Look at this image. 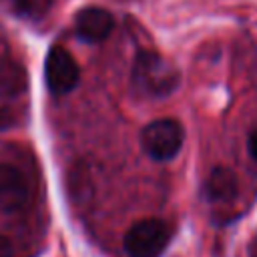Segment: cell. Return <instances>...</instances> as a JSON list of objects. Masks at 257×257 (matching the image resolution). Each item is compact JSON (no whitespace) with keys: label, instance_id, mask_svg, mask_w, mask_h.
I'll return each instance as SVG.
<instances>
[{"label":"cell","instance_id":"6","mask_svg":"<svg viewBox=\"0 0 257 257\" xmlns=\"http://www.w3.org/2000/svg\"><path fill=\"white\" fill-rule=\"evenodd\" d=\"M112 26H114L112 14L100 6H86L74 18V28L78 38L90 44L102 42L104 38H108V34L112 32Z\"/></svg>","mask_w":257,"mask_h":257},{"label":"cell","instance_id":"2","mask_svg":"<svg viewBox=\"0 0 257 257\" xmlns=\"http://www.w3.org/2000/svg\"><path fill=\"white\" fill-rule=\"evenodd\" d=\"M171 239L165 221L147 217L133 223L124 235V251L128 257H161Z\"/></svg>","mask_w":257,"mask_h":257},{"label":"cell","instance_id":"8","mask_svg":"<svg viewBox=\"0 0 257 257\" xmlns=\"http://www.w3.org/2000/svg\"><path fill=\"white\" fill-rule=\"evenodd\" d=\"M247 147H249V155L253 157V161H257V128H255V131L249 135Z\"/></svg>","mask_w":257,"mask_h":257},{"label":"cell","instance_id":"1","mask_svg":"<svg viewBox=\"0 0 257 257\" xmlns=\"http://www.w3.org/2000/svg\"><path fill=\"white\" fill-rule=\"evenodd\" d=\"M131 80L137 92L147 96H167L179 84L177 68L155 50H141L135 56Z\"/></svg>","mask_w":257,"mask_h":257},{"label":"cell","instance_id":"5","mask_svg":"<svg viewBox=\"0 0 257 257\" xmlns=\"http://www.w3.org/2000/svg\"><path fill=\"white\" fill-rule=\"evenodd\" d=\"M30 197L28 181L20 169L8 163H0V211L16 213L26 207Z\"/></svg>","mask_w":257,"mask_h":257},{"label":"cell","instance_id":"4","mask_svg":"<svg viewBox=\"0 0 257 257\" xmlns=\"http://www.w3.org/2000/svg\"><path fill=\"white\" fill-rule=\"evenodd\" d=\"M44 78H46V86L54 94H66L76 88L80 70L68 48L54 44L48 50L44 60Z\"/></svg>","mask_w":257,"mask_h":257},{"label":"cell","instance_id":"7","mask_svg":"<svg viewBox=\"0 0 257 257\" xmlns=\"http://www.w3.org/2000/svg\"><path fill=\"white\" fill-rule=\"evenodd\" d=\"M205 197L211 203H229L237 197V177L227 167H215L205 181Z\"/></svg>","mask_w":257,"mask_h":257},{"label":"cell","instance_id":"9","mask_svg":"<svg viewBox=\"0 0 257 257\" xmlns=\"http://www.w3.org/2000/svg\"><path fill=\"white\" fill-rule=\"evenodd\" d=\"M10 253H12V245H10V241H8L6 237L0 235V257H10Z\"/></svg>","mask_w":257,"mask_h":257},{"label":"cell","instance_id":"3","mask_svg":"<svg viewBox=\"0 0 257 257\" xmlns=\"http://www.w3.org/2000/svg\"><path fill=\"white\" fill-rule=\"evenodd\" d=\"M185 141V131L175 118H157L141 133L143 151L155 161H171L177 157Z\"/></svg>","mask_w":257,"mask_h":257},{"label":"cell","instance_id":"10","mask_svg":"<svg viewBox=\"0 0 257 257\" xmlns=\"http://www.w3.org/2000/svg\"><path fill=\"white\" fill-rule=\"evenodd\" d=\"M10 124H12L10 112H8V110H0V131H4V128L10 126Z\"/></svg>","mask_w":257,"mask_h":257},{"label":"cell","instance_id":"11","mask_svg":"<svg viewBox=\"0 0 257 257\" xmlns=\"http://www.w3.org/2000/svg\"><path fill=\"white\" fill-rule=\"evenodd\" d=\"M253 257H257V249H255V251H253Z\"/></svg>","mask_w":257,"mask_h":257}]
</instances>
